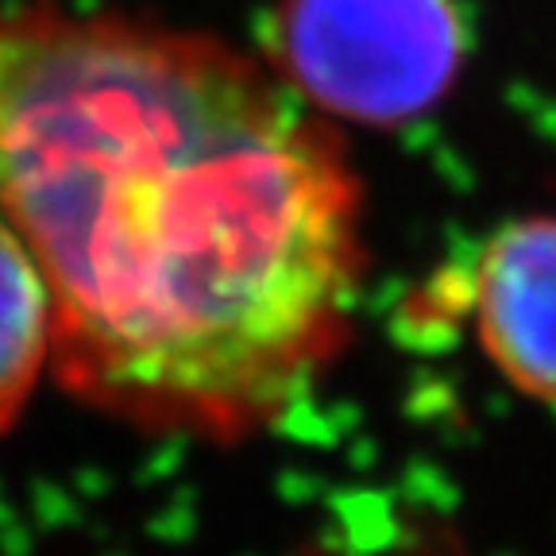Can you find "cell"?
<instances>
[{
    "label": "cell",
    "instance_id": "1",
    "mask_svg": "<svg viewBox=\"0 0 556 556\" xmlns=\"http://www.w3.org/2000/svg\"><path fill=\"white\" fill-rule=\"evenodd\" d=\"M0 225L51 294L54 379L205 441L317 387L367 270L329 116L217 35L124 12H0Z\"/></svg>",
    "mask_w": 556,
    "mask_h": 556
},
{
    "label": "cell",
    "instance_id": "2",
    "mask_svg": "<svg viewBox=\"0 0 556 556\" xmlns=\"http://www.w3.org/2000/svg\"><path fill=\"white\" fill-rule=\"evenodd\" d=\"M263 47L321 116L402 128L456 89L468 24L456 0H275Z\"/></svg>",
    "mask_w": 556,
    "mask_h": 556
},
{
    "label": "cell",
    "instance_id": "3",
    "mask_svg": "<svg viewBox=\"0 0 556 556\" xmlns=\"http://www.w3.org/2000/svg\"><path fill=\"white\" fill-rule=\"evenodd\" d=\"M476 344L498 379L556 409V213L498 225L471 267Z\"/></svg>",
    "mask_w": 556,
    "mask_h": 556
},
{
    "label": "cell",
    "instance_id": "4",
    "mask_svg": "<svg viewBox=\"0 0 556 556\" xmlns=\"http://www.w3.org/2000/svg\"><path fill=\"white\" fill-rule=\"evenodd\" d=\"M51 294L24 243L0 225V437L20 426L35 387L51 375Z\"/></svg>",
    "mask_w": 556,
    "mask_h": 556
}]
</instances>
